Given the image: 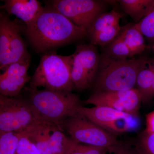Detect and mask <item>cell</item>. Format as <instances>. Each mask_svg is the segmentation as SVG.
Here are the masks:
<instances>
[{
  "instance_id": "24",
  "label": "cell",
  "mask_w": 154,
  "mask_h": 154,
  "mask_svg": "<svg viewBox=\"0 0 154 154\" xmlns=\"http://www.w3.org/2000/svg\"><path fill=\"white\" fill-rule=\"evenodd\" d=\"M134 147L139 154H154V133L144 131Z\"/></svg>"
},
{
  "instance_id": "18",
  "label": "cell",
  "mask_w": 154,
  "mask_h": 154,
  "mask_svg": "<svg viewBox=\"0 0 154 154\" xmlns=\"http://www.w3.org/2000/svg\"><path fill=\"white\" fill-rule=\"evenodd\" d=\"M121 17V14L114 10L110 12L102 13L94 20L87 29V36L89 37L119 24Z\"/></svg>"
},
{
  "instance_id": "5",
  "label": "cell",
  "mask_w": 154,
  "mask_h": 154,
  "mask_svg": "<svg viewBox=\"0 0 154 154\" xmlns=\"http://www.w3.org/2000/svg\"><path fill=\"white\" fill-rule=\"evenodd\" d=\"M42 122L30 101L0 95V132L21 133Z\"/></svg>"
},
{
  "instance_id": "21",
  "label": "cell",
  "mask_w": 154,
  "mask_h": 154,
  "mask_svg": "<svg viewBox=\"0 0 154 154\" xmlns=\"http://www.w3.org/2000/svg\"><path fill=\"white\" fill-rule=\"evenodd\" d=\"M105 53L110 57L116 59H127L134 56L129 48L119 34L107 45Z\"/></svg>"
},
{
  "instance_id": "1",
  "label": "cell",
  "mask_w": 154,
  "mask_h": 154,
  "mask_svg": "<svg viewBox=\"0 0 154 154\" xmlns=\"http://www.w3.org/2000/svg\"><path fill=\"white\" fill-rule=\"evenodd\" d=\"M30 44L38 52L53 49L85 38L87 29L71 22L52 6L45 7L36 19L26 26Z\"/></svg>"
},
{
  "instance_id": "13",
  "label": "cell",
  "mask_w": 154,
  "mask_h": 154,
  "mask_svg": "<svg viewBox=\"0 0 154 154\" xmlns=\"http://www.w3.org/2000/svg\"><path fill=\"white\" fill-rule=\"evenodd\" d=\"M54 126H57L42 122L20 134L27 137L36 146L42 154H52L49 140L51 132Z\"/></svg>"
},
{
  "instance_id": "12",
  "label": "cell",
  "mask_w": 154,
  "mask_h": 154,
  "mask_svg": "<svg viewBox=\"0 0 154 154\" xmlns=\"http://www.w3.org/2000/svg\"><path fill=\"white\" fill-rule=\"evenodd\" d=\"M1 8L8 15H13L30 25L36 19L44 7L37 0H5Z\"/></svg>"
},
{
  "instance_id": "20",
  "label": "cell",
  "mask_w": 154,
  "mask_h": 154,
  "mask_svg": "<svg viewBox=\"0 0 154 154\" xmlns=\"http://www.w3.org/2000/svg\"><path fill=\"white\" fill-rule=\"evenodd\" d=\"M75 142L72 138L67 137L57 126L53 128L49 140L52 154H66Z\"/></svg>"
},
{
  "instance_id": "15",
  "label": "cell",
  "mask_w": 154,
  "mask_h": 154,
  "mask_svg": "<svg viewBox=\"0 0 154 154\" xmlns=\"http://www.w3.org/2000/svg\"><path fill=\"white\" fill-rule=\"evenodd\" d=\"M119 35L129 48L133 55L140 54L145 49L143 35L136 24H128L122 27Z\"/></svg>"
},
{
  "instance_id": "6",
  "label": "cell",
  "mask_w": 154,
  "mask_h": 154,
  "mask_svg": "<svg viewBox=\"0 0 154 154\" xmlns=\"http://www.w3.org/2000/svg\"><path fill=\"white\" fill-rule=\"evenodd\" d=\"M61 128L78 143L108 150L119 143L115 135L80 114L67 119L61 123Z\"/></svg>"
},
{
  "instance_id": "27",
  "label": "cell",
  "mask_w": 154,
  "mask_h": 154,
  "mask_svg": "<svg viewBox=\"0 0 154 154\" xmlns=\"http://www.w3.org/2000/svg\"><path fill=\"white\" fill-rule=\"evenodd\" d=\"M108 150L113 154H139L134 146L120 143Z\"/></svg>"
},
{
  "instance_id": "16",
  "label": "cell",
  "mask_w": 154,
  "mask_h": 154,
  "mask_svg": "<svg viewBox=\"0 0 154 154\" xmlns=\"http://www.w3.org/2000/svg\"><path fill=\"white\" fill-rule=\"evenodd\" d=\"M30 57L27 46L21 35L20 25L14 21L10 43V64Z\"/></svg>"
},
{
  "instance_id": "7",
  "label": "cell",
  "mask_w": 154,
  "mask_h": 154,
  "mask_svg": "<svg viewBox=\"0 0 154 154\" xmlns=\"http://www.w3.org/2000/svg\"><path fill=\"white\" fill-rule=\"evenodd\" d=\"M71 56L74 89L81 91L90 88L99 71L100 56L97 48L93 44L78 45Z\"/></svg>"
},
{
  "instance_id": "9",
  "label": "cell",
  "mask_w": 154,
  "mask_h": 154,
  "mask_svg": "<svg viewBox=\"0 0 154 154\" xmlns=\"http://www.w3.org/2000/svg\"><path fill=\"white\" fill-rule=\"evenodd\" d=\"M52 6L71 22L88 29L105 8V3L95 0H53Z\"/></svg>"
},
{
  "instance_id": "17",
  "label": "cell",
  "mask_w": 154,
  "mask_h": 154,
  "mask_svg": "<svg viewBox=\"0 0 154 154\" xmlns=\"http://www.w3.org/2000/svg\"><path fill=\"white\" fill-rule=\"evenodd\" d=\"M122 10L137 23L140 22L154 6V0H121Z\"/></svg>"
},
{
  "instance_id": "11",
  "label": "cell",
  "mask_w": 154,
  "mask_h": 154,
  "mask_svg": "<svg viewBox=\"0 0 154 154\" xmlns=\"http://www.w3.org/2000/svg\"><path fill=\"white\" fill-rule=\"evenodd\" d=\"M30 57L11 64L0 75L1 95L14 97L19 95L25 84L30 81L28 74Z\"/></svg>"
},
{
  "instance_id": "25",
  "label": "cell",
  "mask_w": 154,
  "mask_h": 154,
  "mask_svg": "<svg viewBox=\"0 0 154 154\" xmlns=\"http://www.w3.org/2000/svg\"><path fill=\"white\" fill-rule=\"evenodd\" d=\"M107 151L108 150L103 148L82 144L75 141L66 154H107Z\"/></svg>"
},
{
  "instance_id": "4",
  "label": "cell",
  "mask_w": 154,
  "mask_h": 154,
  "mask_svg": "<svg viewBox=\"0 0 154 154\" xmlns=\"http://www.w3.org/2000/svg\"><path fill=\"white\" fill-rule=\"evenodd\" d=\"M72 56L58 55L55 52L45 53L30 80L29 90L38 88L58 92H72Z\"/></svg>"
},
{
  "instance_id": "2",
  "label": "cell",
  "mask_w": 154,
  "mask_h": 154,
  "mask_svg": "<svg viewBox=\"0 0 154 154\" xmlns=\"http://www.w3.org/2000/svg\"><path fill=\"white\" fill-rule=\"evenodd\" d=\"M149 62L145 57L116 59L104 53L100 56L99 71L94 83L95 92L126 91L136 88L138 75Z\"/></svg>"
},
{
  "instance_id": "19",
  "label": "cell",
  "mask_w": 154,
  "mask_h": 154,
  "mask_svg": "<svg viewBox=\"0 0 154 154\" xmlns=\"http://www.w3.org/2000/svg\"><path fill=\"white\" fill-rule=\"evenodd\" d=\"M154 81V64L149 62L140 71L137 79L136 88L141 96L143 102H148Z\"/></svg>"
},
{
  "instance_id": "30",
  "label": "cell",
  "mask_w": 154,
  "mask_h": 154,
  "mask_svg": "<svg viewBox=\"0 0 154 154\" xmlns=\"http://www.w3.org/2000/svg\"><path fill=\"white\" fill-rule=\"evenodd\" d=\"M152 47H153V49L154 51V44L153 45Z\"/></svg>"
},
{
  "instance_id": "28",
  "label": "cell",
  "mask_w": 154,
  "mask_h": 154,
  "mask_svg": "<svg viewBox=\"0 0 154 154\" xmlns=\"http://www.w3.org/2000/svg\"><path fill=\"white\" fill-rule=\"evenodd\" d=\"M146 132L154 133V110L150 112L146 116Z\"/></svg>"
},
{
  "instance_id": "8",
  "label": "cell",
  "mask_w": 154,
  "mask_h": 154,
  "mask_svg": "<svg viewBox=\"0 0 154 154\" xmlns=\"http://www.w3.org/2000/svg\"><path fill=\"white\" fill-rule=\"evenodd\" d=\"M78 112L114 135L134 130L139 125L137 117L105 106L86 107L81 106Z\"/></svg>"
},
{
  "instance_id": "22",
  "label": "cell",
  "mask_w": 154,
  "mask_h": 154,
  "mask_svg": "<svg viewBox=\"0 0 154 154\" xmlns=\"http://www.w3.org/2000/svg\"><path fill=\"white\" fill-rule=\"evenodd\" d=\"M20 137L14 131L0 132V154H15Z\"/></svg>"
},
{
  "instance_id": "10",
  "label": "cell",
  "mask_w": 154,
  "mask_h": 154,
  "mask_svg": "<svg viewBox=\"0 0 154 154\" xmlns=\"http://www.w3.org/2000/svg\"><path fill=\"white\" fill-rule=\"evenodd\" d=\"M142 102L137 88L126 91L95 92L85 101L86 104L110 107L137 117Z\"/></svg>"
},
{
  "instance_id": "23",
  "label": "cell",
  "mask_w": 154,
  "mask_h": 154,
  "mask_svg": "<svg viewBox=\"0 0 154 154\" xmlns=\"http://www.w3.org/2000/svg\"><path fill=\"white\" fill-rule=\"evenodd\" d=\"M137 25L143 36L149 42L154 44V6L148 14L137 23Z\"/></svg>"
},
{
  "instance_id": "29",
  "label": "cell",
  "mask_w": 154,
  "mask_h": 154,
  "mask_svg": "<svg viewBox=\"0 0 154 154\" xmlns=\"http://www.w3.org/2000/svg\"><path fill=\"white\" fill-rule=\"evenodd\" d=\"M154 97V81L153 84L152 86L151 90L150 93L149 95L148 98V102L149 101L153 98Z\"/></svg>"
},
{
  "instance_id": "26",
  "label": "cell",
  "mask_w": 154,
  "mask_h": 154,
  "mask_svg": "<svg viewBox=\"0 0 154 154\" xmlns=\"http://www.w3.org/2000/svg\"><path fill=\"white\" fill-rule=\"evenodd\" d=\"M15 154H42L36 146L27 137L21 134Z\"/></svg>"
},
{
  "instance_id": "14",
  "label": "cell",
  "mask_w": 154,
  "mask_h": 154,
  "mask_svg": "<svg viewBox=\"0 0 154 154\" xmlns=\"http://www.w3.org/2000/svg\"><path fill=\"white\" fill-rule=\"evenodd\" d=\"M14 21L7 13L0 14V69L5 71L10 65V43Z\"/></svg>"
},
{
  "instance_id": "3",
  "label": "cell",
  "mask_w": 154,
  "mask_h": 154,
  "mask_svg": "<svg viewBox=\"0 0 154 154\" xmlns=\"http://www.w3.org/2000/svg\"><path fill=\"white\" fill-rule=\"evenodd\" d=\"M30 101L42 120L55 125L63 131L61 124L72 116L79 114V97L72 92H58L43 89L29 90Z\"/></svg>"
}]
</instances>
